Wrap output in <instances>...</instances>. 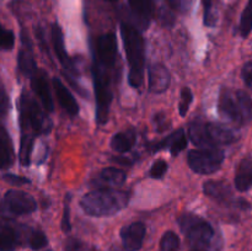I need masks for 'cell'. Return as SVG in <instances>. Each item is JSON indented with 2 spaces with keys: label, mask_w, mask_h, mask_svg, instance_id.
Here are the masks:
<instances>
[{
  "label": "cell",
  "mask_w": 252,
  "mask_h": 251,
  "mask_svg": "<svg viewBox=\"0 0 252 251\" xmlns=\"http://www.w3.org/2000/svg\"><path fill=\"white\" fill-rule=\"evenodd\" d=\"M170 6L181 14H186L192 9L193 0H167Z\"/></svg>",
  "instance_id": "cell-35"
},
{
  "label": "cell",
  "mask_w": 252,
  "mask_h": 251,
  "mask_svg": "<svg viewBox=\"0 0 252 251\" xmlns=\"http://www.w3.org/2000/svg\"><path fill=\"white\" fill-rule=\"evenodd\" d=\"M121 34H122L128 65H129L128 81L132 88L138 89L143 84L144 79V39L135 27L125 22L121 25Z\"/></svg>",
  "instance_id": "cell-3"
},
{
  "label": "cell",
  "mask_w": 252,
  "mask_h": 251,
  "mask_svg": "<svg viewBox=\"0 0 252 251\" xmlns=\"http://www.w3.org/2000/svg\"><path fill=\"white\" fill-rule=\"evenodd\" d=\"M171 80L169 69L162 64H153L149 68V90L154 94H162L167 90Z\"/></svg>",
  "instance_id": "cell-17"
},
{
  "label": "cell",
  "mask_w": 252,
  "mask_h": 251,
  "mask_svg": "<svg viewBox=\"0 0 252 251\" xmlns=\"http://www.w3.org/2000/svg\"><path fill=\"white\" fill-rule=\"evenodd\" d=\"M19 110L21 135L36 138L41 134H48L52 128V121L39 107L37 101L25 91L20 97Z\"/></svg>",
  "instance_id": "cell-6"
},
{
  "label": "cell",
  "mask_w": 252,
  "mask_h": 251,
  "mask_svg": "<svg viewBox=\"0 0 252 251\" xmlns=\"http://www.w3.org/2000/svg\"><path fill=\"white\" fill-rule=\"evenodd\" d=\"M167 171V162L165 160L159 159L153 164L152 169H150V176L153 179H161Z\"/></svg>",
  "instance_id": "cell-34"
},
{
  "label": "cell",
  "mask_w": 252,
  "mask_h": 251,
  "mask_svg": "<svg viewBox=\"0 0 252 251\" xmlns=\"http://www.w3.org/2000/svg\"><path fill=\"white\" fill-rule=\"evenodd\" d=\"M241 78L248 86H252V61L244 64L241 69Z\"/></svg>",
  "instance_id": "cell-37"
},
{
  "label": "cell",
  "mask_w": 252,
  "mask_h": 251,
  "mask_svg": "<svg viewBox=\"0 0 252 251\" xmlns=\"http://www.w3.org/2000/svg\"><path fill=\"white\" fill-rule=\"evenodd\" d=\"M186 147H187V138H186V134H185V130L177 129L175 130L174 133H171L169 137L162 139L161 142L153 144L152 149L154 150V152H158V150L166 149L167 148V149H170L171 155L177 157V155H179Z\"/></svg>",
  "instance_id": "cell-19"
},
{
  "label": "cell",
  "mask_w": 252,
  "mask_h": 251,
  "mask_svg": "<svg viewBox=\"0 0 252 251\" xmlns=\"http://www.w3.org/2000/svg\"><path fill=\"white\" fill-rule=\"evenodd\" d=\"M204 24L206 26L212 27L216 25L217 17L213 12V6H212V0H204Z\"/></svg>",
  "instance_id": "cell-36"
},
{
  "label": "cell",
  "mask_w": 252,
  "mask_h": 251,
  "mask_svg": "<svg viewBox=\"0 0 252 251\" xmlns=\"http://www.w3.org/2000/svg\"><path fill=\"white\" fill-rule=\"evenodd\" d=\"M111 251H125V250H121V249H118V248H113Z\"/></svg>",
  "instance_id": "cell-42"
},
{
  "label": "cell",
  "mask_w": 252,
  "mask_h": 251,
  "mask_svg": "<svg viewBox=\"0 0 252 251\" xmlns=\"http://www.w3.org/2000/svg\"><path fill=\"white\" fill-rule=\"evenodd\" d=\"M62 229L64 233H69L71 230L70 224V194L65 197V203H64L63 219H62Z\"/></svg>",
  "instance_id": "cell-33"
},
{
  "label": "cell",
  "mask_w": 252,
  "mask_h": 251,
  "mask_svg": "<svg viewBox=\"0 0 252 251\" xmlns=\"http://www.w3.org/2000/svg\"><path fill=\"white\" fill-rule=\"evenodd\" d=\"M155 127L159 132H162V130L167 129L169 128V123L166 122V116L165 115H157L155 116Z\"/></svg>",
  "instance_id": "cell-40"
},
{
  "label": "cell",
  "mask_w": 252,
  "mask_h": 251,
  "mask_svg": "<svg viewBox=\"0 0 252 251\" xmlns=\"http://www.w3.org/2000/svg\"><path fill=\"white\" fill-rule=\"evenodd\" d=\"M218 110L219 113L224 118L230 121L234 125H246L245 121H244L243 113H241L240 106H239L238 98L235 96V93H233L229 89H221L218 101Z\"/></svg>",
  "instance_id": "cell-12"
},
{
  "label": "cell",
  "mask_w": 252,
  "mask_h": 251,
  "mask_svg": "<svg viewBox=\"0 0 252 251\" xmlns=\"http://www.w3.org/2000/svg\"><path fill=\"white\" fill-rule=\"evenodd\" d=\"M191 142L199 148H219L236 142L238 137L230 128L202 120L193 121L189 127Z\"/></svg>",
  "instance_id": "cell-5"
},
{
  "label": "cell",
  "mask_w": 252,
  "mask_h": 251,
  "mask_svg": "<svg viewBox=\"0 0 252 251\" xmlns=\"http://www.w3.org/2000/svg\"><path fill=\"white\" fill-rule=\"evenodd\" d=\"M48 244V239L44 235L43 231L36 230V229H30L29 236H27L26 245L31 248L32 250H41L46 248Z\"/></svg>",
  "instance_id": "cell-27"
},
{
  "label": "cell",
  "mask_w": 252,
  "mask_h": 251,
  "mask_svg": "<svg viewBox=\"0 0 252 251\" xmlns=\"http://www.w3.org/2000/svg\"><path fill=\"white\" fill-rule=\"evenodd\" d=\"M193 101V94H192V90L189 88H184L181 91V100H180V115L182 117L187 115L189 112V105L192 103Z\"/></svg>",
  "instance_id": "cell-32"
},
{
  "label": "cell",
  "mask_w": 252,
  "mask_h": 251,
  "mask_svg": "<svg viewBox=\"0 0 252 251\" xmlns=\"http://www.w3.org/2000/svg\"><path fill=\"white\" fill-rule=\"evenodd\" d=\"M112 161L113 162H118V164H121V165H130V164H132V161H130L129 159H127V157H112Z\"/></svg>",
  "instance_id": "cell-41"
},
{
  "label": "cell",
  "mask_w": 252,
  "mask_h": 251,
  "mask_svg": "<svg viewBox=\"0 0 252 251\" xmlns=\"http://www.w3.org/2000/svg\"><path fill=\"white\" fill-rule=\"evenodd\" d=\"M27 36H22V42H24V47L20 49L19 58H17V66H19L20 71L25 75L31 78L32 74L37 70V64L32 54V47L31 43H29L30 39L26 38Z\"/></svg>",
  "instance_id": "cell-21"
},
{
  "label": "cell",
  "mask_w": 252,
  "mask_h": 251,
  "mask_svg": "<svg viewBox=\"0 0 252 251\" xmlns=\"http://www.w3.org/2000/svg\"><path fill=\"white\" fill-rule=\"evenodd\" d=\"M234 185L239 192H246L252 187V157H246L236 167Z\"/></svg>",
  "instance_id": "cell-20"
},
{
  "label": "cell",
  "mask_w": 252,
  "mask_h": 251,
  "mask_svg": "<svg viewBox=\"0 0 252 251\" xmlns=\"http://www.w3.org/2000/svg\"><path fill=\"white\" fill-rule=\"evenodd\" d=\"M126 180H127V175L123 170L117 169V167H106L94 179L93 185L96 187V189L115 188V187L122 186Z\"/></svg>",
  "instance_id": "cell-16"
},
{
  "label": "cell",
  "mask_w": 252,
  "mask_h": 251,
  "mask_svg": "<svg viewBox=\"0 0 252 251\" xmlns=\"http://www.w3.org/2000/svg\"><path fill=\"white\" fill-rule=\"evenodd\" d=\"M14 162V147L6 128L0 123V170L9 169Z\"/></svg>",
  "instance_id": "cell-22"
},
{
  "label": "cell",
  "mask_w": 252,
  "mask_h": 251,
  "mask_svg": "<svg viewBox=\"0 0 252 251\" xmlns=\"http://www.w3.org/2000/svg\"><path fill=\"white\" fill-rule=\"evenodd\" d=\"M203 191L211 198L220 202L224 204H233L240 209H249L251 208L250 203L243 198H234L231 187L229 186L228 182L224 181H207L203 184Z\"/></svg>",
  "instance_id": "cell-11"
},
{
  "label": "cell",
  "mask_w": 252,
  "mask_h": 251,
  "mask_svg": "<svg viewBox=\"0 0 252 251\" xmlns=\"http://www.w3.org/2000/svg\"><path fill=\"white\" fill-rule=\"evenodd\" d=\"M147 228L142 221L126 225L121 229V239H122L123 250L125 251H139L144 243Z\"/></svg>",
  "instance_id": "cell-14"
},
{
  "label": "cell",
  "mask_w": 252,
  "mask_h": 251,
  "mask_svg": "<svg viewBox=\"0 0 252 251\" xmlns=\"http://www.w3.org/2000/svg\"><path fill=\"white\" fill-rule=\"evenodd\" d=\"M224 157V152L219 148H199L189 153L187 162L197 174L209 175L220 169Z\"/></svg>",
  "instance_id": "cell-7"
},
{
  "label": "cell",
  "mask_w": 252,
  "mask_h": 251,
  "mask_svg": "<svg viewBox=\"0 0 252 251\" xmlns=\"http://www.w3.org/2000/svg\"><path fill=\"white\" fill-rule=\"evenodd\" d=\"M115 66L102 63L94 58L93 80L96 96V121L98 125H105L108 121L111 102H112V74Z\"/></svg>",
  "instance_id": "cell-4"
},
{
  "label": "cell",
  "mask_w": 252,
  "mask_h": 251,
  "mask_svg": "<svg viewBox=\"0 0 252 251\" xmlns=\"http://www.w3.org/2000/svg\"><path fill=\"white\" fill-rule=\"evenodd\" d=\"M252 30V0H249L241 14L240 19V33L245 38L250 34Z\"/></svg>",
  "instance_id": "cell-28"
},
{
  "label": "cell",
  "mask_w": 252,
  "mask_h": 251,
  "mask_svg": "<svg viewBox=\"0 0 252 251\" xmlns=\"http://www.w3.org/2000/svg\"><path fill=\"white\" fill-rule=\"evenodd\" d=\"M128 2L133 14L147 25L154 12V0H128Z\"/></svg>",
  "instance_id": "cell-24"
},
{
  "label": "cell",
  "mask_w": 252,
  "mask_h": 251,
  "mask_svg": "<svg viewBox=\"0 0 252 251\" xmlns=\"http://www.w3.org/2000/svg\"><path fill=\"white\" fill-rule=\"evenodd\" d=\"M54 88V93H56L57 100H58L59 105L62 106L64 111L70 116H76L79 113V105L69 89L59 80L58 78H53L52 80Z\"/></svg>",
  "instance_id": "cell-18"
},
{
  "label": "cell",
  "mask_w": 252,
  "mask_h": 251,
  "mask_svg": "<svg viewBox=\"0 0 252 251\" xmlns=\"http://www.w3.org/2000/svg\"><path fill=\"white\" fill-rule=\"evenodd\" d=\"M4 180L6 182H9V184L11 185H26V184H30V180L26 179V177H21V176H17V175H12V174H7L4 176Z\"/></svg>",
  "instance_id": "cell-39"
},
{
  "label": "cell",
  "mask_w": 252,
  "mask_h": 251,
  "mask_svg": "<svg viewBox=\"0 0 252 251\" xmlns=\"http://www.w3.org/2000/svg\"><path fill=\"white\" fill-rule=\"evenodd\" d=\"M9 110V97L4 86L0 83V115H5Z\"/></svg>",
  "instance_id": "cell-38"
},
{
  "label": "cell",
  "mask_w": 252,
  "mask_h": 251,
  "mask_svg": "<svg viewBox=\"0 0 252 251\" xmlns=\"http://www.w3.org/2000/svg\"><path fill=\"white\" fill-rule=\"evenodd\" d=\"M63 251H98L91 244L80 240L78 238H69L64 244Z\"/></svg>",
  "instance_id": "cell-30"
},
{
  "label": "cell",
  "mask_w": 252,
  "mask_h": 251,
  "mask_svg": "<svg viewBox=\"0 0 252 251\" xmlns=\"http://www.w3.org/2000/svg\"><path fill=\"white\" fill-rule=\"evenodd\" d=\"M192 251H199V250H192Z\"/></svg>",
  "instance_id": "cell-44"
},
{
  "label": "cell",
  "mask_w": 252,
  "mask_h": 251,
  "mask_svg": "<svg viewBox=\"0 0 252 251\" xmlns=\"http://www.w3.org/2000/svg\"><path fill=\"white\" fill-rule=\"evenodd\" d=\"M107 1H115V0H107Z\"/></svg>",
  "instance_id": "cell-43"
},
{
  "label": "cell",
  "mask_w": 252,
  "mask_h": 251,
  "mask_svg": "<svg viewBox=\"0 0 252 251\" xmlns=\"http://www.w3.org/2000/svg\"><path fill=\"white\" fill-rule=\"evenodd\" d=\"M37 203L31 194L19 189H10L0 202V216L11 219L15 217L33 213Z\"/></svg>",
  "instance_id": "cell-8"
},
{
  "label": "cell",
  "mask_w": 252,
  "mask_h": 251,
  "mask_svg": "<svg viewBox=\"0 0 252 251\" xmlns=\"http://www.w3.org/2000/svg\"><path fill=\"white\" fill-rule=\"evenodd\" d=\"M94 58L98 59L102 63L116 66L117 62V41L112 32L98 37L94 47Z\"/></svg>",
  "instance_id": "cell-13"
},
{
  "label": "cell",
  "mask_w": 252,
  "mask_h": 251,
  "mask_svg": "<svg viewBox=\"0 0 252 251\" xmlns=\"http://www.w3.org/2000/svg\"><path fill=\"white\" fill-rule=\"evenodd\" d=\"M235 96L238 98L239 106H240L241 113H243V117L245 123H248L252 117V101L251 97L249 96V94L244 90H236Z\"/></svg>",
  "instance_id": "cell-26"
},
{
  "label": "cell",
  "mask_w": 252,
  "mask_h": 251,
  "mask_svg": "<svg viewBox=\"0 0 252 251\" xmlns=\"http://www.w3.org/2000/svg\"><path fill=\"white\" fill-rule=\"evenodd\" d=\"M129 194L112 188H100L89 192L81 198L80 206L91 217H110L126 208Z\"/></svg>",
  "instance_id": "cell-2"
},
{
  "label": "cell",
  "mask_w": 252,
  "mask_h": 251,
  "mask_svg": "<svg viewBox=\"0 0 252 251\" xmlns=\"http://www.w3.org/2000/svg\"><path fill=\"white\" fill-rule=\"evenodd\" d=\"M180 238L174 231L169 230L162 235L160 240V251H179Z\"/></svg>",
  "instance_id": "cell-29"
},
{
  "label": "cell",
  "mask_w": 252,
  "mask_h": 251,
  "mask_svg": "<svg viewBox=\"0 0 252 251\" xmlns=\"http://www.w3.org/2000/svg\"><path fill=\"white\" fill-rule=\"evenodd\" d=\"M34 139L36 138L31 137V135H21L19 157L22 166H29L31 164V154L33 150Z\"/></svg>",
  "instance_id": "cell-25"
},
{
  "label": "cell",
  "mask_w": 252,
  "mask_h": 251,
  "mask_svg": "<svg viewBox=\"0 0 252 251\" xmlns=\"http://www.w3.org/2000/svg\"><path fill=\"white\" fill-rule=\"evenodd\" d=\"M30 229L15 225L10 219L0 217V251H15L19 245H26Z\"/></svg>",
  "instance_id": "cell-10"
},
{
  "label": "cell",
  "mask_w": 252,
  "mask_h": 251,
  "mask_svg": "<svg viewBox=\"0 0 252 251\" xmlns=\"http://www.w3.org/2000/svg\"><path fill=\"white\" fill-rule=\"evenodd\" d=\"M15 34L11 30H6L0 25V49L10 51L14 48Z\"/></svg>",
  "instance_id": "cell-31"
},
{
  "label": "cell",
  "mask_w": 252,
  "mask_h": 251,
  "mask_svg": "<svg viewBox=\"0 0 252 251\" xmlns=\"http://www.w3.org/2000/svg\"><path fill=\"white\" fill-rule=\"evenodd\" d=\"M52 43H53L54 52H56L57 59L59 61V63L63 65V68L66 70V79H68L69 83L73 85V88L80 94L83 97L88 96V93L85 90L80 88V85L78 84V81L75 80L78 78V70L75 68V64H74L73 59L68 56L65 51V47H64V38H63V32H62L61 26L58 24H53L52 26Z\"/></svg>",
  "instance_id": "cell-9"
},
{
  "label": "cell",
  "mask_w": 252,
  "mask_h": 251,
  "mask_svg": "<svg viewBox=\"0 0 252 251\" xmlns=\"http://www.w3.org/2000/svg\"><path fill=\"white\" fill-rule=\"evenodd\" d=\"M179 225L189 243L199 251H219L221 239L213 226L196 214H182L179 218Z\"/></svg>",
  "instance_id": "cell-1"
},
{
  "label": "cell",
  "mask_w": 252,
  "mask_h": 251,
  "mask_svg": "<svg viewBox=\"0 0 252 251\" xmlns=\"http://www.w3.org/2000/svg\"><path fill=\"white\" fill-rule=\"evenodd\" d=\"M137 134L133 129L123 130V132L116 133L111 139V148L117 153H127L129 152L135 144Z\"/></svg>",
  "instance_id": "cell-23"
},
{
  "label": "cell",
  "mask_w": 252,
  "mask_h": 251,
  "mask_svg": "<svg viewBox=\"0 0 252 251\" xmlns=\"http://www.w3.org/2000/svg\"><path fill=\"white\" fill-rule=\"evenodd\" d=\"M31 88L37 97L41 101L42 106L46 111L52 112L54 110L53 98H52L51 89L48 84V75L42 69H37L31 75Z\"/></svg>",
  "instance_id": "cell-15"
}]
</instances>
